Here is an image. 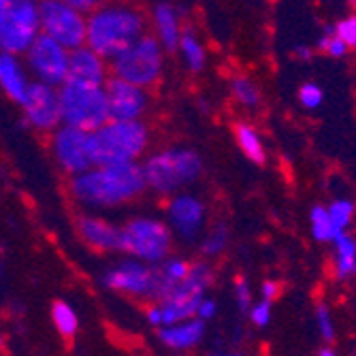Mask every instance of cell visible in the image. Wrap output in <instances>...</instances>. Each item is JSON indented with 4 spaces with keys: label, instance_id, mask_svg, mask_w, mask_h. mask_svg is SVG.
<instances>
[{
    "label": "cell",
    "instance_id": "6da1fadb",
    "mask_svg": "<svg viewBox=\"0 0 356 356\" xmlns=\"http://www.w3.org/2000/svg\"><path fill=\"white\" fill-rule=\"evenodd\" d=\"M147 190L141 163L92 165L83 173L69 177L71 199L88 209H118L135 203Z\"/></svg>",
    "mask_w": 356,
    "mask_h": 356
},
{
    "label": "cell",
    "instance_id": "7a4b0ae2",
    "mask_svg": "<svg viewBox=\"0 0 356 356\" xmlns=\"http://www.w3.org/2000/svg\"><path fill=\"white\" fill-rule=\"evenodd\" d=\"M147 32L145 13L124 0H105L86 15V45L111 60Z\"/></svg>",
    "mask_w": 356,
    "mask_h": 356
},
{
    "label": "cell",
    "instance_id": "3957f363",
    "mask_svg": "<svg viewBox=\"0 0 356 356\" xmlns=\"http://www.w3.org/2000/svg\"><path fill=\"white\" fill-rule=\"evenodd\" d=\"M152 133L145 120H107L90 133L94 165L141 163L147 156Z\"/></svg>",
    "mask_w": 356,
    "mask_h": 356
},
{
    "label": "cell",
    "instance_id": "277c9868",
    "mask_svg": "<svg viewBox=\"0 0 356 356\" xmlns=\"http://www.w3.org/2000/svg\"><path fill=\"white\" fill-rule=\"evenodd\" d=\"M141 167L147 190L156 192L158 197H171L201 179L203 158L190 147H165L147 154Z\"/></svg>",
    "mask_w": 356,
    "mask_h": 356
},
{
    "label": "cell",
    "instance_id": "5b68a950",
    "mask_svg": "<svg viewBox=\"0 0 356 356\" xmlns=\"http://www.w3.org/2000/svg\"><path fill=\"white\" fill-rule=\"evenodd\" d=\"M58 92H60L62 124L77 126L92 133L99 126H103L107 120H111L105 86L67 79L58 88Z\"/></svg>",
    "mask_w": 356,
    "mask_h": 356
},
{
    "label": "cell",
    "instance_id": "8992f818",
    "mask_svg": "<svg viewBox=\"0 0 356 356\" xmlns=\"http://www.w3.org/2000/svg\"><path fill=\"white\" fill-rule=\"evenodd\" d=\"M165 54L167 49L160 45V41L145 32L143 37L109 60L111 75L152 90L165 73Z\"/></svg>",
    "mask_w": 356,
    "mask_h": 356
},
{
    "label": "cell",
    "instance_id": "52a82bcc",
    "mask_svg": "<svg viewBox=\"0 0 356 356\" xmlns=\"http://www.w3.org/2000/svg\"><path fill=\"white\" fill-rule=\"evenodd\" d=\"M103 284L113 293L149 303L160 301L169 293V286L160 275L158 265L143 263L133 256H126L124 261L109 267L103 273Z\"/></svg>",
    "mask_w": 356,
    "mask_h": 356
},
{
    "label": "cell",
    "instance_id": "ba28073f",
    "mask_svg": "<svg viewBox=\"0 0 356 356\" xmlns=\"http://www.w3.org/2000/svg\"><path fill=\"white\" fill-rule=\"evenodd\" d=\"M173 250V231L160 218L137 216L122 224V252L149 265H160Z\"/></svg>",
    "mask_w": 356,
    "mask_h": 356
},
{
    "label": "cell",
    "instance_id": "9c48e42d",
    "mask_svg": "<svg viewBox=\"0 0 356 356\" xmlns=\"http://www.w3.org/2000/svg\"><path fill=\"white\" fill-rule=\"evenodd\" d=\"M211 284H213V269L209 263L199 261L190 265L188 275L158 301L160 312H163V327L197 316V309Z\"/></svg>",
    "mask_w": 356,
    "mask_h": 356
},
{
    "label": "cell",
    "instance_id": "30bf717a",
    "mask_svg": "<svg viewBox=\"0 0 356 356\" xmlns=\"http://www.w3.org/2000/svg\"><path fill=\"white\" fill-rule=\"evenodd\" d=\"M41 0H13L0 15V51L24 56L41 35Z\"/></svg>",
    "mask_w": 356,
    "mask_h": 356
},
{
    "label": "cell",
    "instance_id": "8fae6325",
    "mask_svg": "<svg viewBox=\"0 0 356 356\" xmlns=\"http://www.w3.org/2000/svg\"><path fill=\"white\" fill-rule=\"evenodd\" d=\"M22 58L26 62L30 77L35 81H43V83L60 88L69 79L71 49H67L56 39L43 35V32L35 39V43L26 49Z\"/></svg>",
    "mask_w": 356,
    "mask_h": 356
},
{
    "label": "cell",
    "instance_id": "7c38bea8",
    "mask_svg": "<svg viewBox=\"0 0 356 356\" xmlns=\"http://www.w3.org/2000/svg\"><path fill=\"white\" fill-rule=\"evenodd\" d=\"M41 32L67 49H75L86 43V13L71 7L64 0H41Z\"/></svg>",
    "mask_w": 356,
    "mask_h": 356
},
{
    "label": "cell",
    "instance_id": "4fadbf2b",
    "mask_svg": "<svg viewBox=\"0 0 356 356\" xmlns=\"http://www.w3.org/2000/svg\"><path fill=\"white\" fill-rule=\"evenodd\" d=\"M49 149L60 171L69 177L83 173L94 165L90 133L83 128L60 124L54 133H49Z\"/></svg>",
    "mask_w": 356,
    "mask_h": 356
},
{
    "label": "cell",
    "instance_id": "5bb4252c",
    "mask_svg": "<svg viewBox=\"0 0 356 356\" xmlns=\"http://www.w3.org/2000/svg\"><path fill=\"white\" fill-rule=\"evenodd\" d=\"M19 107H22L24 122L37 133L49 135L62 124L60 92L56 86L32 79Z\"/></svg>",
    "mask_w": 356,
    "mask_h": 356
},
{
    "label": "cell",
    "instance_id": "9a60e30c",
    "mask_svg": "<svg viewBox=\"0 0 356 356\" xmlns=\"http://www.w3.org/2000/svg\"><path fill=\"white\" fill-rule=\"evenodd\" d=\"M165 222L173 231V237L181 241H197L207 224V205L197 194L190 192H175L169 197L165 205Z\"/></svg>",
    "mask_w": 356,
    "mask_h": 356
},
{
    "label": "cell",
    "instance_id": "2e32d148",
    "mask_svg": "<svg viewBox=\"0 0 356 356\" xmlns=\"http://www.w3.org/2000/svg\"><path fill=\"white\" fill-rule=\"evenodd\" d=\"M111 120H143L149 111V90L109 75L105 81Z\"/></svg>",
    "mask_w": 356,
    "mask_h": 356
},
{
    "label": "cell",
    "instance_id": "e0dca14e",
    "mask_svg": "<svg viewBox=\"0 0 356 356\" xmlns=\"http://www.w3.org/2000/svg\"><path fill=\"white\" fill-rule=\"evenodd\" d=\"M81 241L96 252H122V226L96 213H83L77 220Z\"/></svg>",
    "mask_w": 356,
    "mask_h": 356
},
{
    "label": "cell",
    "instance_id": "ac0fdd59",
    "mask_svg": "<svg viewBox=\"0 0 356 356\" xmlns=\"http://www.w3.org/2000/svg\"><path fill=\"white\" fill-rule=\"evenodd\" d=\"M111 69L109 60L103 58L101 54H96L92 47L86 43L71 49V60H69V79L75 81H86V83H101L109 79Z\"/></svg>",
    "mask_w": 356,
    "mask_h": 356
},
{
    "label": "cell",
    "instance_id": "d6986e66",
    "mask_svg": "<svg viewBox=\"0 0 356 356\" xmlns=\"http://www.w3.org/2000/svg\"><path fill=\"white\" fill-rule=\"evenodd\" d=\"M205 337V320L201 318H188L173 322V325H165L158 329V339L165 348L173 352H188L201 346Z\"/></svg>",
    "mask_w": 356,
    "mask_h": 356
},
{
    "label": "cell",
    "instance_id": "ffe728a7",
    "mask_svg": "<svg viewBox=\"0 0 356 356\" xmlns=\"http://www.w3.org/2000/svg\"><path fill=\"white\" fill-rule=\"evenodd\" d=\"M30 83H32V77L26 69L24 58L17 54L0 51V92H3L9 101L19 105Z\"/></svg>",
    "mask_w": 356,
    "mask_h": 356
},
{
    "label": "cell",
    "instance_id": "44dd1931",
    "mask_svg": "<svg viewBox=\"0 0 356 356\" xmlns=\"http://www.w3.org/2000/svg\"><path fill=\"white\" fill-rule=\"evenodd\" d=\"M149 22L154 28V37L160 41V45L167 51H175L184 30L179 11L171 3H158L149 13Z\"/></svg>",
    "mask_w": 356,
    "mask_h": 356
},
{
    "label": "cell",
    "instance_id": "7402d4cb",
    "mask_svg": "<svg viewBox=\"0 0 356 356\" xmlns=\"http://www.w3.org/2000/svg\"><path fill=\"white\" fill-rule=\"evenodd\" d=\"M181 54V60H184V67L190 71V73H201L205 67H207V51H205V45L201 43L199 35L194 32L192 28H184L181 30V37H179V43H177V49Z\"/></svg>",
    "mask_w": 356,
    "mask_h": 356
},
{
    "label": "cell",
    "instance_id": "603a6c76",
    "mask_svg": "<svg viewBox=\"0 0 356 356\" xmlns=\"http://www.w3.org/2000/svg\"><path fill=\"white\" fill-rule=\"evenodd\" d=\"M335 275L337 280H350L356 275V241L346 231L335 239Z\"/></svg>",
    "mask_w": 356,
    "mask_h": 356
},
{
    "label": "cell",
    "instance_id": "cb8c5ba5",
    "mask_svg": "<svg viewBox=\"0 0 356 356\" xmlns=\"http://www.w3.org/2000/svg\"><path fill=\"white\" fill-rule=\"evenodd\" d=\"M235 139H237L239 149L252 160V163H258V165L265 163V145H263V139L258 135L256 128H252L250 124H237Z\"/></svg>",
    "mask_w": 356,
    "mask_h": 356
},
{
    "label": "cell",
    "instance_id": "d4e9b609",
    "mask_svg": "<svg viewBox=\"0 0 356 356\" xmlns=\"http://www.w3.org/2000/svg\"><path fill=\"white\" fill-rule=\"evenodd\" d=\"M51 322L62 337H73L79 331V316L67 301H56L51 305Z\"/></svg>",
    "mask_w": 356,
    "mask_h": 356
},
{
    "label": "cell",
    "instance_id": "484cf974",
    "mask_svg": "<svg viewBox=\"0 0 356 356\" xmlns=\"http://www.w3.org/2000/svg\"><path fill=\"white\" fill-rule=\"evenodd\" d=\"M231 94L235 103H239L245 109H256L261 105V90H258V86L250 77H243V75L235 77L231 81Z\"/></svg>",
    "mask_w": 356,
    "mask_h": 356
},
{
    "label": "cell",
    "instance_id": "4316f807",
    "mask_svg": "<svg viewBox=\"0 0 356 356\" xmlns=\"http://www.w3.org/2000/svg\"><path fill=\"white\" fill-rule=\"evenodd\" d=\"M309 222H312V235L314 239L322 241V243H329L333 241L337 235L333 231V224H331V218H329V211L322 207V205H316L309 213Z\"/></svg>",
    "mask_w": 356,
    "mask_h": 356
},
{
    "label": "cell",
    "instance_id": "83f0119b",
    "mask_svg": "<svg viewBox=\"0 0 356 356\" xmlns=\"http://www.w3.org/2000/svg\"><path fill=\"white\" fill-rule=\"evenodd\" d=\"M226 245H229V229L224 224H216L213 229L201 239V252L207 258H216L220 256Z\"/></svg>",
    "mask_w": 356,
    "mask_h": 356
},
{
    "label": "cell",
    "instance_id": "f1b7e54d",
    "mask_svg": "<svg viewBox=\"0 0 356 356\" xmlns=\"http://www.w3.org/2000/svg\"><path fill=\"white\" fill-rule=\"evenodd\" d=\"M158 269H160V275H163V280L167 282V286L171 290L175 284H179L188 275L190 263L186 261V258H179V256H167L165 261L158 265Z\"/></svg>",
    "mask_w": 356,
    "mask_h": 356
},
{
    "label": "cell",
    "instance_id": "f546056e",
    "mask_svg": "<svg viewBox=\"0 0 356 356\" xmlns=\"http://www.w3.org/2000/svg\"><path fill=\"white\" fill-rule=\"evenodd\" d=\"M327 211H329V218H331V224H333L335 235H339V233H343V231L348 229L350 222H352L354 203L348 201V199H337V201H333V203L327 207Z\"/></svg>",
    "mask_w": 356,
    "mask_h": 356
},
{
    "label": "cell",
    "instance_id": "4dcf8cb0",
    "mask_svg": "<svg viewBox=\"0 0 356 356\" xmlns=\"http://www.w3.org/2000/svg\"><path fill=\"white\" fill-rule=\"evenodd\" d=\"M318 49L327 51L331 58H343L348 54V45L335 35V26H329L322 32V37L318 41Z\"/></svg>",
    "mask_w": 356,
    "mask_h": 356
},
{
    "label": "cell",
    "instance_id": "1f68e13d",
    "mask_svg": "<svg viewBox=\"0 0 356 356\" xmlns=\"http://www.w3.org/2000/svg\"><path fill=\"white\" fill-rule=\"evenodd\" d=\"M299 101L305 109H318L325 101V92L316 83H303L299 90Z\"/></svg>",
    "mask_w": 356,
    "mask_h": 356
},
{
    "label": "cell",
    "instance_id": "d6a6232c",
    "mask_svg": "<svg viewBox=\"0 0 356 356\" xmlns=\"http://www.w3.org/2000/svg\"><path fill=\"white\" fill-rule=\"evenodd\" d=\"M316 322H318V331L322 335L325 341H333L335 339V325H333V318L327 305H318L316 309Z\"/></svg>",
    "mask_w": 356,
    "mask_h": 356
},
{
    "label": "cell",
    "instance_id": "836d02e7",
    "mask_svg": "<svg viewBox=\"0 0 356 356\" xmlns=\"http://www.w3.org/2000/svg\"><path fill=\"white\" fill-rule=\"evenodd\" d=\"M335 35L348 45V49H354L356 47V15L341 19L335 26Z\"/></svg>",
    "mask_w": 356,
    "mask_h": 356
},
{
    "label": "cell",
    "instance_id": "e575fe53",
    "mask_svg": "<svg viewBox=\"0 0 356 356\" xmlns=\"http://www.w3.org/2000/svg\"><path fill=\"white\" fill-rule=\"evenodd\" d=\"M248 314H250L252 325H256V327H267L269 320H271V301L261 299L258 303H252V307H250Z\"/></svg>",
    "mask_w": 356,
    "mask_h": 356
},
{
    "label": "cell",
    "instance_id": "d590c367",
    "mask_svg": "<svg viewBox=\"0 0 356 356\" xmlns=\"http://www.w3.org/2000/svg\"><path fill=\"white\" fill-rule=\"evenodd\" d=\"M235 301H237V307H239V312H250V307H252V288H250V284L245 282V277H237L235 280Z\"/></svg>",
    "mask_w": 356,
    "mask_h": 356
},
{
    "label": "cell",
    "instance_id": "8d00e7d4",
    "mask_svg": "<svg viewBox=\"0 0 356 356\" xmlns=\"http://www.w3.org/2000/svg\"><path fill=\"white\" fill-rule=\"evenodd\" d=\"M216 312H218L216 301L209 299V297H203V301H201V305H199V309H197V318H201V320L207 322V320L216 318Z\"/></svg>",
    "mask_w": 356,
    "mask_h": 356
},
{
    "label": "cell",
    "instance_id": "74e56055",
    "mask_svg": "<svg viewBox=\"0 0 356 356\" xmlns=\"http://www.w3.org/2000/svg\"><path fill=\"white\" fill-rule=\"evenodd\" d=\"M145 318H147V322H149V327H154V329H160V327H163V312H160L158 301H152V303H149V307H147V312H145Z\"/></svg>",
    "mask_w": 356,
    "mask_h": 356
},
{
    "label": "cell",
    "instance_id": "f35d334b",
    "mask_svg": "<svg viewBox=\"0 0 356 356\" xmlns=\"http://www.w3.org/2000/svg\"><path fill=\"white\" fill-rule=\"evenodd\" d=\"M64 3H69L71 7H75V9H79V11H83L86 15L90 13V11H94L96 7H101L105 0H64Z\"/></svg>",
    "mask_w": 356,
    "mask_h": 356
},
{
    "label": "cell",
    "instance_id": "ab89813d",
    "mask_svg": "<svg viewBox=\"0 0 356 356\" xmlns=\"http://www.w3.org/2000/svg\"><path fill=\"white\" fill-rule=\"evenodd\" d=\"M277 293H280V288H277L275 282H263V286H261V295H263V299L273 301V299L277 297Z\"/></svg>",
    "mask_w": 356,
    "mask_h": 356
},
{
    "label": "cell",
    "instance_id": "60d3db41",
    "mask_svg": "<svg viewBox=\"0 0 356 356\" xmlns=\"http://www.w3.org/2000/svg\"><path fill=\"white\" fill-rule=\"evenodd\" d=\"M295 58H299V60H309V58H312V49L299 45V47H295Z\"/></svg>",
    "mask_w": 356,
    "mask_h": 356
},
{
    "label": "cell",
    "instance_id": "b9f144b4",
    "mask_svg": "<svg viewBox=\"0 0 356 356\" xmlns=\"http://www.w3.org/2000/svg\"><path fill=\"white\" fill-rule=\"evenodd\" d=\"M13 3V0H0V15H3L5 11H7V7Z\"/></svg>",
    "mask_w": 356,
    "mask_h": 356
},
{
    "label": "cell",
    "instance_id": "7bdbcfd3",
    "mask_svg": "<svg viewBox=\"0 0 356 356\" xmlns=\"http://www.w3.org/2000/svg\"><path fill=\"white\" fill-rule=\"evenodd\" d=\"M335 354V350H331V348H322L320 350V356H333Z\"/></svg>",
    "mask_w": 356,
    "mask_h": 356
},
{
    "label": "cell",
    "instance_id": "ee69618b",
    "mask_svg": "<svg viewBox=\"0 0 356 356\" xmlns=\"http://www.w3.org/2000/svg\"><path fill=\"white\" fill-rule=\"evenodd\" d=\"M348 3H350L352 7H356V0H348Z\"/></svg>",
    "mask_w": 356,
    "mask_h": 356
},
{
    "label": "cell",
    "instance_id": "f6af8a7d",
    "mask_svg": "<svg viewBox=\"0 0 356 356\" xmlns=\"http://www.w3.org/2000/svg\"><path fill=\"white\" fill-rule=\"evenodd\" d=\"M3 271H5V269H3V263H0V275H3Z\"/></svg>",
    "mask_w": 356,
    "mask_h": 356
},
{
    "label": "cell",
    "instance_id": "bcb514c9",
    "mask_svg": "<svg viewBox=\"0 0 356 356\" xmlns=\"http://www.w3.org/2000/svg\"><path fill=\"white\" fill-rule=\"evenodd\" d=\"M0 348H3V335H0Z\"/></svg>",
    "mask_w": 356,
    "mask_h": 356
}]
</instances>
